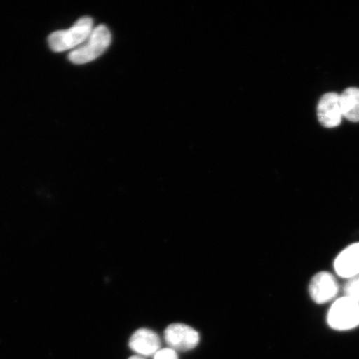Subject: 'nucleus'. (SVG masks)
Listing matches in <instances>:
<instances>
[{"label": "nucleus", "instance_id": "obj_9", "mask_svg": "<svg viewBox=\"0 0 359 359\" xmlns=\"http://www.w3.org/2000/svg\"><path fill=\"white\" fill-rule=\"evenodd\" d=\"M342 115L353 123L359 122V88H348L340 95Z\"/></svg>", "mask_w": 359, "mask_h": 359}, {"label": "nucleus", "instance_id": "obj_3", "mask_svg": "<svg viewBox=\"0 0 359 359\" xmlns=\"http://www.w3.org/2000/svg\"><path fill=\"white\" fill-rule=\"evenodd\" d=\"M327 325L336 331H349L359 326V304L343 296L336 299L327 314Z\"/></svg>", "mask_w": 359, "mask_h": 359}, {"label": "nucleus", "instance_id": "obj_4", "mask_svg": "<svg viewBox=\"0 0 359 359\" xmlns=\"http://www.w3.org/2000/svg\"><path fill=\"white\" fill-rule=\"evenodd\" d=\"M339 291L336 278L327 271L316 273L309 281L308 292L312 302L317 304H325L336 299Z\"/></svg>", "mask_w": 359, "mask_h": 359}, {"label": "nucleus", "instance_id": "obj_12", "mask_svg": "<svg viewBox=\"0 0 359 359\" xmlns=\"http://www.w3.org/2000/svg\"><path fill=\"white\" fill-rule=\"evenodd\" d=\"M129 359H144L140 356H133L131 358H129Z\"/></svg>", "mask_w": 359, "mask_h": 359}, {"label": "nucleus", "instance_id": "obj_8", "mask_svg": "<svg viewBox=\"0 0 359 359\" xmlns=\"http://www.w3.org/2000/svg\"><path fill=\"white\" fill-rule=\"evenodd\" d=\"M129 347L139 355L154 356L160 350L161 340L155 332L140 329L135 332L130 338Z\"/></svg>", "mask_w": 359, "mask_h": 359}, {"label": "nucleus", "instance_id": "obj_1", "mask_svg": "<svg viewBox=\"0 0 359 359\" xmlns=\"http://www.w3.org/2000/svg\"><path fill=\"white\" fill-rule=\"evenodd\" d=\"M93 29L92 18H81L70 29L58 30L49 35V46L56 53L74 50L86 41Z\"/></svg>", "mask_w": 359, "mask_h": 359}, {"label": "nucleus", "instance_id": "obj_5", "mask_svg": "<svg viewBox=\"0 0 359 359\" xmlns=\"http://www.w3.org/2000/svg\"><path fill=\"white\" fill-rule=\"evenodd\" d=\"M164 337L165 343L175 351H188L195 348L200 342L198 332L183 324L169 325L165 330Z\"/></svg>", "mask_w": 359, "mask_h": 359}, {"label": "nucleus", "instance_id": "obj_7", "mask_svg": "<svg viewBox=\"0 0 359 359\" xmlns=\"http://www.w3.org/2000/svg\"><path fill=\"white\" fill-rule=\"evenodd\" d=\"M334 268L337 276L347 280L359 276V242L348 245L337 255Z\"/></svg>", "mask_w": 359, "mask_h": 359}, {"label": "nucleus", "instance_id": "obj_6", "mask_svg": "<svg viewBox=\"0 0 359 359\" xmlns=\"http://www.w3.org/2000/svg\"><path fill=\"white\" fill-rule=\"evenodd\" d=\"M318 121L325 128H335L342 122V111L340 107V95L336 93H327L321 97L317 107Z\"/></svg>", "mask_w": 359, "mask_h": 359}, {"label": "nucleus", "instance_id": "obj_10", "mask_svg": "<svg viewBox=\"0 0 359 359\" xmlns=\"http://www.w3.org/2000/svg\"><path fill=\"white\" fill-rule=\"evenodd\" d=\"M344 293V296L359 304V276L347 280Z\"/></svg>", "mask_w": 359, "mask_h": 359}, {"label": "nucleus", "instance_id": "obj_11", "mask_svg": "<svg viewBox=\"0 0 359 359\" xmlns=\"http://www.w3.org/2000/svg\"><path fill=\"white\" fill-rule=\"evenodd\" d=\"M154 359H179L176 351L170 348L160 349L154 355Z\"/></svg>", "mask_w": 359, "mask_h": 359}, {"label": "nucleus", "instance_id": "obj_2", "mask_svg": "<svg viewBox=\"0 0 359 359\" xmlns=\"http://www.w3.org/2000/svg\"><path fill=\"white\" fill-rule=\"evenodd\" d=\"M111 34L105 25L93 29L88 39L81 46L72 50L69 60L74 65H85L100 57L109 48Z\"/></svg>", "mask_w": 359, "mask_h": 359}]
</instances>
